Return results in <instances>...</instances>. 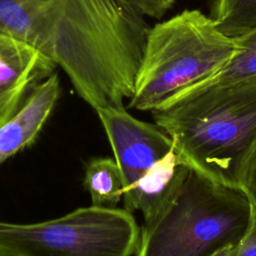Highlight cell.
I'll list each match as a JSON object with an SVG mask.
<instances>
[{"label":"cell","mask_w":256,"mask_h":256,"mask_svg":"<svg viewBox=\"0 0 256 256\" xmlns=\"http://www.w3.org/2000/svg\"><path fill=\"white\" fill-rule=\"evenodd\" d=\"M52 59L92 108L124 107L134 93L150 26L123 0H55Z\"/></svg>","instance_id":"6da1fadb"},{"label":"cell","mask_w":256,"mask_h":256,"mask_svg":"<svg viewBox=\"0 0 256 256\" xmlns=\"http://www.w3.org/2000/svg\"><path fill=\"white\" fill-rule=\"evenodd\" d=\"M187 164L206 177L242 189L256 146V78L185 90L152 111Z\"/></svg>","instance_id":"7a4b0ae2"},{"label":"cell","mask_w":256,"mask_h":256,"mask_svg":"<svg viewBox=\"0 0 256 256\" xmlns=\"http://www.w3.org/2000/svg\"><path fill=\"white\" fill-rule=\"evenodd\" d=\"M253 224L252 202L240 188L189 169L170 203L144 223L136 256H209L235 247Z\"/></svg>","instance_id":"3957f363"},{"label":"cell","mask_w":256,"mask_h":256,"mask_svg":"<svg viewBox=\"0 0 256 256\" xmlns=\"http://www.w3.org/2000/svg\"><path fill=\"white\" fill-rule=\"evenodd\" d=\"M242 50L200 10H184L150 28L128 107L152 111L219 73Z\"/></svg>","instance_id":"277c9868"},{"label":"cell","mask_w":256,"mask_h":256,"mask_svg":"<svg viewBox=\"0 0 256 256\" xmlns=\"http://www.w3.org/2000/svg\"><path fill=\"white\" fill-rule=\"evenodd\" d=\"M140 231L126 209L91 205L39 223L0 221V249L13 256H132Z\"/></svg>","instance_id":"5b68a950"},{"label":"cell","mask_w":256,"mask_h":256,"mask_svg":"<svg viewBox=\"0 0 256 256\" xmlns=\"http://www.w3.org/2000/svg\"><path fill=\"white\" fill-rule=\"evenodd\" d=\"M111 144L123 180V200L138 180L172 148L170 136L158 125L134 118L124 107L96 110Z\"/></svg>","instance_id":"8992f818"},{"label":"cell","mask_w":256,"mask_h":256,"mask_svg":"<svg viewBox=\"0 0 256 256\" xmlns=\"http://www.w3.org/2000/svg\"><path fill=\"white\" fill-rule=\"evenodd\" d=\"M56 63L37 48L0 33V127L22 106Z\"/></svg>","instance_id":"52a82bcc"},{"label":"cell","mask_w":256,"mask_h":256,"mask_svg":"<svg viewBox=\"0 0 256 256\" xmlns=\"http://www.w3.org/2000/svg\"><path fill=\"white\" fill-rule=\"evenodd\" d=\"M59 16L55 0H0V33L30 44L52 59Z\"/></svg>","instance_id":"ba28073f"},{"label":"cell","mask_w":256,"mask_h":256,"mask_svg":"<svg viewBox=\"0 0 256 256\" xmlns=\"http://www.w3.org/2000/svg\"><path fill=\"white\" fill-rule=\"evenodd\" d=\"M59 95L60 82L56 73L32 89L19 110L0 127V163L35 141Z\"/></svg>","instance_id":"9c48e42d"},{"label":"cell","mask_w":256,"mask_h":256,"mask_svg":"<svg viewBox=\"0 0 256 256\" xmlns=\"http://www.w3.org/2000/svg\"><path fill=\"white\" fill-rule=\"evenodd\" d=\"M190 166L174 147L138 180L131 195L123 200L129 212L140 210L144 223L153 220L174 198Z\"/></svg>","instance_id":"30bf717a"},{"label":"cell","mask_w":256,"mask_h":256,"mask_svg":"<svg viewBox=\"0 0 256 256\" xmlns=\"http://www.w3.org/2000/svg\"><path fill=\"white\" fill-rule=\"evenodd\" d=\"M84 186L90 193L92 205L116 208L123 197V180L115 160L92 158L86 165Z\"/></svg>","instance_id":"8fae6325"},{"label":"cell","mask_w":256,"mask_h":256,"mask_svg":"<svg viewBox=\"0 0 256 256\" xmlns=\"http://www.w3.org/2000/svg\"><path fill=\"white\" fill-rule=\"evenodd\" d=\"M211 17L223 33L240 36L256 27V0H213Z\"/></svg>","instance_id":"7c38bea8"},{"label":"cell","mask_w":256,"mask_h":256,"mask_svg":"<svg viewBox=\"0 0 256 256\" xmlns=\"http://www.w3.org/2000/svg\"><path fill=\"white\" fill-rule=\"evenodd\" d=\"M237 38L242 50L219 73L194 87L230 84L256 78V27Z\"/></svg>","instance_id":"4fadbf2b"},{"label":"cell","mask_w":256,"mask_h":256,"mask_svg":"<svg viewBox=\"0 0 256 256\" xmlns=\"http://www.w3.org/2000/svg\"><path fill=\"white\" fill-rule=\"evenodd\" d=\"M144 17L162 18L172 8L175 0H123Z\"/></svg>","instance_id":"5bb4252c"},{"label":"cell","mask_w":256,"mask_h":256,"mask_svg":"<svg viewBox=\"0 0 256 256\" xmlns=\"http://www.w3.org/2000/svg\"><path fill=\"white\" fill-rule=\"evenodd\" d=\"M242 190L247 194L252 203L256 202V146L243 175Z\"/></svg>","instance_id":"9a60e30c"},{"label":"cell","mask_w":256,"mask_h":256,"mask_svg":"<svg viewBox=\"0 0 256 256\" xmlns=\"http://www.w3.org/2000/svg\"><path fill=\"white\" fill-rule=\"evenodd\" d=\"M230 256H256V227L253 224L243 240L232 248Z\"/></svg>","instance_id":"2e32d148"},{"label":"cell","mask_w":256,"mask_h":256,"mask_svg":"<svg viewBox=\"0 0 256 256\" xmlns=\"http://www.w3.org/2000/svg\"><path fill=\"white\" fill-rule=\"evenodd\" d=\"M232 248H233V246H230V245L224 246V247H222V248L216 250L215 252H213V253H212L211 255H209V256H230L231 251H232Z\"/></svg>","instance_id":"e0dca14e"},{"label":"cell","mask_w":256,"mask_h":256,"mask_svg":"<svg viewBox=\"0 0 256 256\" xmlns=\"http://www.w3.org/2000/svg\"><path fill=\"white\" fill-rule=\"evenodd\" d=\"M253 207V226L256 227V202L252 203Z\"/></svg>","instance_id":"ac0fdd59"},{"label":"cell","mask_w":256,"mask_h":256,"mask_svg":"<svg viewBox=\"0 0 256 256\" xmlns=\"http://www.w3.org/2000/svg\"><path fill=\"white\" fill-rule=\"evenodd\" d=\"M0 256H8V254L6 252H4L3 250L0 249Z\"/></svg>","instance_id":"d6986e66"}]
</instances>
